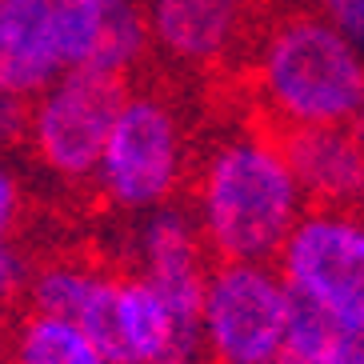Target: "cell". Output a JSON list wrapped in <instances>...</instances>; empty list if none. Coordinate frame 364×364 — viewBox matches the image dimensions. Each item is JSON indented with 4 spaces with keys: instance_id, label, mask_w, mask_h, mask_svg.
I'll return each instance as SVG.
<instances>
[{
    "instance_id": "obj_9",
    "label": "cell",
    "mask_w": 364,
    "mask_h": 364,
    "mask_svg": "<svg viewBox=\"0 0 364 364\" xmlns=\"http://www.w3.org/2000/svg\"><path fill=\"white\" fill-rule=\"evenodd\" d=\"M80 328H88L117 364H144L156 356L196 348V328L149 277L117 268L105 300Z\"/></svg>"
},
{
    "instance_id": "obj_14",
    "label": "cell",
    "mask_w": 364,
    "mask_h": 364,
    "mask_svg": "<svg viewBox=\"0 0 364 364\" xmlns=\"http://www.w3.org/2000/svg\"><path fill=\"white\" fill-rule=\"evenodd\" d=\"M280 364H341V324L296 300Z\"/></svg>"
},
{
    "instance_id": "obj_19",
    "label": "cell",
    "mask_w": 364,
    "mask_h": 364,
    "mask_svg": "<svg viewBox=\"0 0 364 364\" xmlns=\"http://www.w3.org/2000/svg\"><path fill=\"white\" fill-rule=\"evenodd\" d=\"M341 364H364V324H341Z\"/></svg>"
},
{
    "instance_id": "obj_18",
    "label": "cell",
    "mask_w": 364,
    "mask_h": 364,
    "mask_svg": "<svg viewBox=\"0 0 364 364\" xmlns=\"http://www.w3.org/2000/svg\"><path fill=\"white\" fill-rule=\"evenodd\" d=\"M24 136H28V100L0 92V152L24 149Z\"/></svg>"
},
{
    "instance_id": "obj_20",
    "label": "cell",
    "mask_w": 364,
    "mask_h": 364,
    "mask_svg": "<svg viewBox=\"0 0 364 364\" xmlns=\"http://www.w3.org/2000/svg\"><path fill=\"white\" fill-rule=\"evenodd\" d=\"M144 364H208L200 348H181V353H168V356H156V360H144Z\"/></svg>"
},
{
    "instance_id": "obj_5",
    "label": "cell",
    "mask_w": 364,
    "mask_h": 364,
    "mask_svg": "<svg viewBox=\"0 0 364 364\" xmlns=\"http://www.w3.org/2000/svg\"><path fill=\"white\" fill-rule=\"evenodd\" d=\"M292 312L277 260H213L196 348L208 364H280Z\"/></svg>"
},
{
    "instance_id": "obj_13",
    "label": "cell",
    "mask_w": 364,
    "mask_h": 364,
    "mask_svg": "<svg viewBox=\"0 0 364 364\" xmlns=\"http://www.w3.org/2000/svg\"><path fill=\"white\" fill-rule=\"evenodd\" d=\"M4 364H117V360L76 321L24 309L4 328Z\"/></svg>"
},
{
    "instance_id": "obj_11",
    "label": "cell",
    "mask_w": 364,
    "mask_h": 364,
    "mask_svg": "<svg viewBox=\"0 0 364 364\" xmlns=\"http://www.w3.org/2000/svg\"><path fill=\"white\" fill-rule=\"evenodd\" d=\"M309 204L364 208V136L344 129L280 132Z\"/></svg>"
},
{
    "instance_id": "obj_8",
    "label": "cell",
    "mask_w": 364,
    "mask_h": 364,
    "mask_svg": "<svg viewBox=\"0 0 364 364\" xmlns=\"http://www.w3.org/2000/svg\"><path fill=\"white\" fill-rule=\"evenodd\" d=\"M152 56L181 73H220L245 65L260 28V0H144Z\"/></svg>"
},
{
    "instance_id": "obj_21",
    "label": "cell",
    "mask_w": 364,
    "mask_h": 364,
    "mask_svg": "<svg viewBox=\"0 0 364 364\" xmlns=\"http://www.w3.org/2000/svg\"><path fill=\"white\" fill-rule=\"evenodd\" d=\"M0 353H4V316H0Z\"/></svg>"
},
{
    "instance_id": "obj_22",
    "label": "cell",
    "mask_w": 364,
    "mask_h": 364,
    "mask_svg": "<svg viewBox=\"0 0 364 364\" xmlns=\"http://www.w3.org/2000/svg\"><path fill=\"white\" fill-rule=\"evenodd\" d=\"M260 4H289V0H260Z\"/></svg>"
},
{
    "instance_id": "obj_15",
    "label": "cell",
    "mask_w": 364,
    "mask_h": 364,
    "mask_svg": "<svg viewBox=\"0 0 364 364\" xmlns=\"http://www.w3.org/2000/svg\"><path fill=\"white\" fill-rule=\"evenodd\" d=\"M33 213V188L12 152H0V240H16Z\"/></svg>"
},
{
    "instance_id": "obj_12",
    "label": "cell",
    "mask_w": 364,
    "mask_h": 364,
    "mask_svg": "<svg viewBox=\"0 0 364 364\" xmlns=\"http://www.w3.org/2000/svg\"><path fill=\"white\" fill-rule=\"evenodd\" d=\"M112 277H117L112 264H100L92 257H80V252H56V257L28 268L21 304L33 312H53V316H68V321L85 324L100 304V296L108 292Z\"/></svg>"
},
{
    "instance_id": "obj_4",
    "label": "cell",
    "mask_w": 364,
    "mask_h": 364,
    "mask_svg": "<svg viewBox=\"0 0 364 364\" xmlns=\"http://www.w3.org/2000/svg\"><path fill=\"white\" fill-rule=\"evenodd\" d=\"M196 149L200 140L176 92L132 80L100 152L92 196L100 208L129 220L176 204V196L188 193Z\"/></svg>"
},
{
    "instance_id": "obj_17",
    "label": "cell",
    "mask_w": 364,
    "mask_h": 364,
    "mask_svg": "<svg viewBox=\"0 0 364 364\" xmlns=\"http://www.w3.org/2000/svg\"><path fill=\"white\" fill-rule=\"evenodd\" d=\"M28 260L12 240H0V316L24 300V280H28Z\"/></svg>"
},
{
    "instance_id": "obj_1",
    "label": "cell",
    "mask_w": 364,
    "mask_h": 364,
    "mask_svg": "<svg viewBox=\"0 0 364 364\" xmlns=\"http://www.w3.org/2000/svg\"><path fill=\"white\" fill-rule=\"evenodd\" d=\"M188 208L213 260H277L312 204L284 136L257 117L200 140Z\"/></svg>"
},
{
    "instance_id": "obj_3",
    "label": "cell",
    "mask_w": 364,
    "mask_h": 364,
    "mask_svg": "<svg viewBox=\"0 0 364 364\" xmlns=\"http://www.w3.org/2000/svg\"><path fill=\"white\" fill-rule=\"evenodd\" d=\"M152 56L144 0H4L0 92L33 100L76 68L136 80Z\"/></svg>"
},
{
    "instance_id": "obj_16",
    "label": "cell",
    "mask_w": 364,
    "mask_h": 364,
    "mask_svg": "<svg viewBox=\"0 0 364 364\" xmlns=\"http://www.w3.org/2000/svg\"><path fill=\"white\" fill-rule=\"evenodd\" d=\"M304 4L364 53V0H304Z\"/></svg>"
},
{
    "instance_id": "obj_10",
    "label": "cell",
    "mask_w": 364,
    "mask_h": 364,
    "mask_svg": "<svg viewBox=\"0 0 364 364\" xmlns=\"http://www.w3.org/2000/svg\"><path fill=\"white\" fill-rule=\"evenodd\" d=\"M129 257H132V272L149 277L176 304L184 321L200 328V304H204L208 268H213V252L204 245L193 208L176 200L156 208V213L136 216L129 236Z\"/></svg>"
},
{
    "instance_id": "obj_2",
    "label": "cell",
    "mask_w": 364,
    "mask_h": 364,
    "mask_svg": "<svg viewBox=\"0 0 364 364\" xmlns=\"http://www.w3.org/2000/svg\"><path fill=\"white\" fill-rule=\"evenodd\" d=\"M240 68L257 117L277 132L344 129L364 112V53L309 4L260 16Z\"/></svg>"
},
{
    "instance_id": "obj_6",
    "label": "cell",
    "mask_w": 364,
    "mask_h": 364,
    "mask_svg": "<svg viewBox=\"0 0 364 364\" xmlns=\"http://www.w3.org/2000/svg\"><path fill=\"white\" fill-rule=\"evenodd\" d=\"M129 85L132 80L124 76L76 68L28 100L24 152L33 168L60 188H92L100 152L129 97Z\"/></svg>"
},
{
    "instance_id": "obj_23",
    "label": "cell",
    "mask_w": 364,
    "mask_h": 364,
    "mask_svg": "<svg viewBox=\"0 0 364 364\" xmlns=\"http://www.w3.org/2000/svg\"><path fill=\"white\" fill-rule=\"evenodd\" d=\"M0 9H4V0H0Z\"/></svg>"
},
{
    "instance_id": "obj_7",
    "label": "cell",
    "mask_w": 364,
    "mask_h": 364,
    "mask_svg": "<svg viewBox=\"0 0 364 364\" xmlns=\"http://www.w3.org/2000/svg\"><path fill=\"white\" fill-rule=\"evenodd\" d=\"M277 268L300 304L336 324H364V208L312 204L284 240Z\"/></svg>"
}]
</instances>
